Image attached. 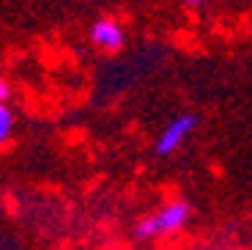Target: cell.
<instances>
[{"instance_id":"cell-5","label":"cell","mask_w":252,"mask_h":250,"mask_svg":"<svg viewBox=\"0 0 252 250\" xmlns=\"http://www.w3.org/2000/svg\"><path fill=\"white\" fill-rule=\"evenodd\" d=\"M8 99H11V83L0 75V105H6Z\"/></svg>"},{"instance_id":"cell-6","label":"cell","mask_w":252,"mask_h":250,"mask_svg":"<svg viewBox=\"0 0 252 250\" xmlns=\"http://www.w3.org/2000/svg\"><path fill=\"white\" fill-rule=\"evenodd\" d=\"M187 6H200V3H206V0H184Z\"/></svg>"},{"instance_id":"cell-1","label":"cell","mask_w":252,"mask_h":250,"mask_svg":"<svg viewBox=\"0 0 252 250\" xmlns=\"http://www.w3.org/2000/svg\"><path fill=\"white\" fill-rule=\"evenodd\" d=\"M189 217H192V207H189V201L176 198V201H170V204H164L162 209H157V212L145 214V217L134 225V237H137L140 242L170 237V234L181 231L184 225L189 223Z\"/></svg>"},{"instance_id":"cell-3","label":"cell","mask_w":252,"mask_h":250,"mask_svg":"<svg viewBox=\"0 0 252 250\" xmlns=\"http://www.w3.org/2000/svg\"><path fill=\"white\" fill-rule=\"evenodd\" d=\"M88 36H91V42H94L99 50H104V52H118L121 47L126 44L124 25H121L118 19H113V17H99L94 25H91Z\"/></svg>"},{"instance_id":"cell-4","label":"cell","mask_w":252,"mask_h":250,"mask_svg":"<svg viewBox=\"0 0 252 250\" xmlns=\"http://www.w3.org/2000/svg\"><path fill=\"white\" fill-rule=\"evenodd\" d=\"M11 132H14V110L6 105H0V149L11 140Z\"/></svg>"},{"instance_id":"cell-2","label":"cell","mask_w":252,"mask_h":250,"mask_svg":"<svg viewBox=\"0 0 252 250\" xmlns=\"http://www.w3.org/2000/svg\"><path fill=\"white\" fill-rule=\"evenodd\" d=\"M197 124H200V119H197L195 113H178L176 119L157 135V140H154V154L157 157L176 154V151L192 138V132L197 129Z\"/></svg>"}]
</instances>
